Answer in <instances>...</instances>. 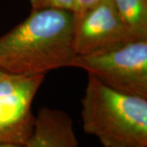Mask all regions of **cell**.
<instances>
[{"label": "cell", "instance_id": "6da1fadb", "mask_svg": "<svg viewBox=\"0 0 147 147\" xmlns=\"http://www.w3.org/2000/svg\"><path fill=\"white\" fill-rule=\"evenodd\" d=\"M73 11L31 10L29 16L0 36V69L6 74L30 76L71 67Z\"/></svg>", "mask_w": 147, "mask_h": 147}, {"label": "cell", "instance_id": "7a4b0ae2", "mask_svg": "<svg viewBox=\"0 0 147 147\" xmlns=\"http://www.w3.org/2000/svg\"><path fill=\"white\" fill-rule=\"evenodd\" d=\"M81 103L84 131L104 147H147V98L115 91L88 74Z\"/></svg>", "mask_w": 147, "mask_h": 147}, {"label": "cell", "instance_id": "3957f363", "mask_svg": "<svg viewBox=\"0 0 147 147\" xmlns=\"http://www.w3.org/2000/svg\"><path fill=\"white\" fill-rule=\"evenodd\" d=\"M71 67L84 69L115 91L147 98V39L75 56Z\"/></svg>", "mask_w": 147, "mask_h": 147}, {"label": "cell", "instance_id": "277c9868", "mask_svg": "<svg viewBox=\"0 0 147 147\" xmlns=\"http://www.w3.org/2000/svg\"><path fill=\"white\" fill-rule=\"evenodd\" d=\"M45 74L0 78V142L26 145L34 131L32 104Z\"/></svg>", "mask_w": 147, "mask_h": 147}, {"label": "cell", "instance_id": "5b68a950", "mask_svg": "<svg viewBox=\"0 0 147 147\" xmlns=\"http://www.w3.org/2000/svg\"><path fill=\"white\" fill-rule=\"evenodd\" d=\"M73 47L76 56L99 53L139 40L122 20L113 0H100L74 14Z\"/></svg>", "mask_w": 147, "mask_h": 147}, {"label": "cell", "instance_id": "8992f818", "mask_svg": "<svg viewBox=\"0 0 147 147\" xmlns=\"http://www.w3.org/2000/svg\"><path fill=\"white\" fill-rule=\"evenodd\" d=\"M27 147H79L73 121L63 110L42 107L35 116Z\"/></svg>", "mask_w": 147, "mask_h": 147}, {"label": "cell", "instance_id": "52a82bcc", "mask_svg": "<svg viewBox=\"0 0 147 147\" xmlns=\"http://www.w3.org/2000/svg\"><path fill=\"white\" fill-rule=\"evenodd\" d=\"M122 20L138 39H147V0H113Z\"/></svg>", "mask_w": 147, "mask_h": 147}, {"label": "cell", "instance_id": "ba28073f", "mask_svg": "<svg viewBox=\"0 0 147 147\" xmlns=\"http://www.w3.org/2000/svg\"><path fill=\"white\" fill-rule=\"evenodd\" d=\"M31 6L32 10L39 9H64L73 10L74 0H27Z\"/></svg>", "mask_w": 147, "mask_h": 147}, {"label": "cell", "instance_id": "9c48e42d", "mask_svg": "<svg viewBox=\"0 0 147 147\" xmlns=\"http://www.w3.org/2000/svg\"><path fill=\"white\" fill-rule=\"evenodd\" d=\"M100 1V0H74L72 11L74 15L80 14L91 7L96 4Z\"/></svg>", "mask_w": 147, "mask_h": 147}, {"label": "cell", "instance_id": "30bf717a", "mask_svg": "<svg viewBox=\"0 0 147 147\" xmlns=\"http://www.w3.org/2000/svg\"><path fill=\"white\" fill-rule=\"evenodd\" d=\"M0 147H27L26 145H19L14 143H7V142H0Z\"/></svg>", "mask_w": 147, "mask_h": 147}, {"label": "cell", "instance_id": "8fae6325", "mask_svg": "<svg viewBox=\"0 0 147 147\" xmlns=\"http://www.w3.org/2000/svg\"><path fill=\"white\" fill-rule=\"evenodd\" d=\"M5 74L6 73H4V72H3V71H2V70L0 69V78H2V77H3V75Z\"/></svg>", "mask_w": 147, "mask_h": 147}]
</instances>
